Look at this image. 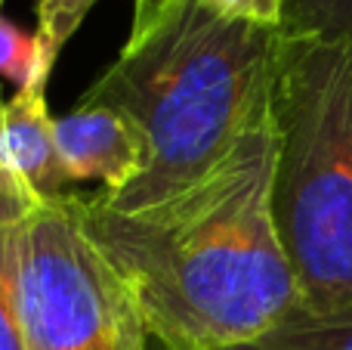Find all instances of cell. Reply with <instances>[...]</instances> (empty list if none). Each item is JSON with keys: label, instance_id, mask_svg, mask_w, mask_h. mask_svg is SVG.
<instances>
[{"label": "cell", "instance_id": "12", "mask_svg": "<svg viewBox=\"0 0 352 350\" xmlns=\"http://www.w3.org/2000/svg\"><path fill=\"white\" fill-rule=\"evenodd\" d=\"M213 12L235 22L260 25V28H278L285 19V0H204Z\"/></svg>", "mask_w": 352, "mask_h": 350}, {"label": "cell", "instance_id": "9", "mask_svg": "<svg viewBox=\"0 0 352 350\" xmlns=\"http://www.w3.org/2000/svg\"><path fill=\"white\" fill-rule=\"evenodd\" d=\"M281 34L352 41V0H285Z\"/></svg>", "mask_w": 352, "mask_h": 350}, {"label": "cell", "instance_id": "8", "mask_svg": "<svg viewBox=\"0 0 352 350\" xmlns=\"http://www.w3.org/2000/svg\"><path fill=\"white\" fill-rule=\"evenodd\" d=\"M28 205L0 196V350H25L19 310V233Z\"/></svg>", "mask_w": 352, "mask_h": 350}, {"label": "cell", "instance_id": "3", "mask_svg": "<svg viewBox=\"0 0 352 350\" xmlns=\"http://www.w3.org/2000/svg\"><path fill=\"white\" fill-rule=\"evenodd\" d=\"M269 105L272 217L300 307L352 304V41L285 37Z\"/></svg>", "mask_w": 352, "mask_h": 350}, {"label": "cell", "instance_id": "10", "mask_svg": "<svg viewBox=\"0 0 352 350\" xmlns=\"http://www.w3.org/2000/svg\"><path fill=\"white\" fill-rule=\"evenodd\" d=\"M0 74L16 84V90L47 87L53 74V65L43 56L37 34H28L3 16H0Z\"/></svg>", "mask_w": 352, "mask_h": 350}, {"label": "cell", "instance_id": "2", "mask_svg": "<svg viewBox=\"0 0 352 350\" xmlns=\"http://www.w3.org/2000/svg\"><path fill=\"white\" fill-rule=\"evenodd\" d=\"M285 34L235 22L204 0H182L90 84L80 105H109L140 127L142 174L99 202L115 211L158 205L229 155L269 105Z\"/></svg>", "mask_w": 352, "mask_h": 350}, {"label": "cell", "instance_id": "1", "mask_svg": "<svg viewBox=\"0 0 352 350\" xmlns=\"http://www.w3.org/2000/svg\"><path fill=\"white\" fill-rule=\"evenodd\" d=\"M275 127L260 112L217 167L158 205L115 211L78 196L99 251L130 285L164 350H229L300 307L272 217Z\"/></svg>", "mask_w": 352, "mask_h": 350}, {"label": "cell", "instance_id": "14", "mask_svg": "<svg viewBox=\"0 0 352 350\" xmlns=\"http://www.w3.org/2000/svg\"><path fill=\"white\" fill-rule=\"evenodd\" d=\"M0 6H3V0H0Z\"/></svg>", "mask_w": 352, "mask_h": 350}, {"label": "cell", "instance_id": "6", "mask_svg": "<svg viewBox=\"0 0 352 350\" xmlns=\"http://www.w3.org/2000/svg\"><path fill=\"white\" fill-rule=\"evenodd\" d=\"M68 177L59 165L47 87L16 90L0 103V196L34 205L62 196Z\"/></svg>", "mask_w": 352, "mask_h": 350}, {"label": "cell", "instance_id": "5", "mask_svg": "<svg viewBox=\"0 0 352 350\" xmlns=\"http://www.w3.org/2000/svg\"><path fill=\"white\" fill-rule=\"evenodd\" d=\"M53 140L68 183L99 180L105 196L130 186L148 161L140 127L109 105H78L53 118Z\"/></svg>", "mask_w": 352, "mask_h": 350}, {"label": "cell", "instance_id": "11", "mask_svg": "<svg viewBox=\"0 0 352 350\" xmlns=\"http://www.w3.org/2000/svg\"><path fill=\"white\" fill-rule=\"evenodd\" d=\"M96 6V0H37V41L50 65H56L65 43L74 31L84 25L87 12Z\"/></svg>", "mask_w": 352, "mask_h": 350}, {"label": "cell", "instance_id": "4", "mask_svg": "<svg viewBox=\"0 0 352 350\" xmlns=\"http://www.w3.org/2000/svg\"><path fill=\"white\" fill-rule=\"evenodd\" d=\"M25 350H148L152 335L130 285L99 251L78 196L28 205L19 233Z\"/></svg>", "mask_w": 352, "mask_h": 350}, {"label": "cell", "instance_id": "7", "mask_svg": "<svg viewBox=\"0 0 352 350\" xmlns=\"http://www.w3.org/2000/svg\"><path fill=\"white\" fill-rule=\"evenodd\" d=\"M229 350H352V304L328 310L297 307L260 338Z\"/></svg>", "mask_w": 352, "mask_h": 350}, {"label": "cell", "instance_id": "13", "mask_svg": "<svg viewBox=\"0 0 352 350\" xmlns=\"http://www.w3.org/2000/svg\"><path fill=\"white\" fill-rule=\"evenodd\" d=\"M182 0H133V22H130L127 43H136L179 6Z\"/></svg>", "mask_w": 352, "mask_h": 350}]
</instances>
